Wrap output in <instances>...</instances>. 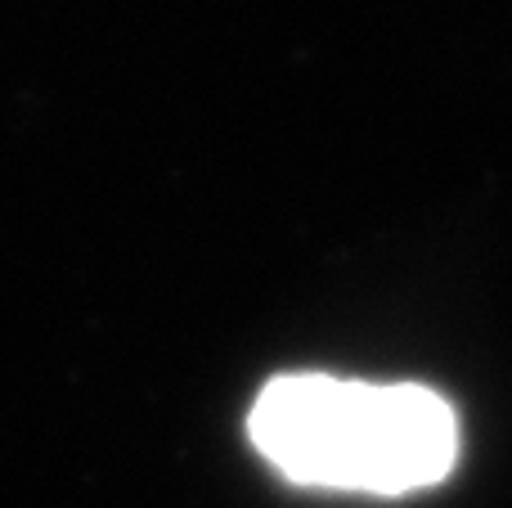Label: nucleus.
<instances>
[{
	"label": "nucleus",
	"instance_id": "1",
	"mask_svg": "<svg viewBox=\"0 0 512 508\" xmlns=\"http://www.w3.org/2000/svg\"><path fill=\"white\" fill-rule=\"evenodd\" d=\"M248 437L288 482L328 491L409 495L459 464V419L414 383L279 374L256 392Z\"/></svg>",
	"mask_w": 512,
	"mask_h": 508
}]
</instances>
